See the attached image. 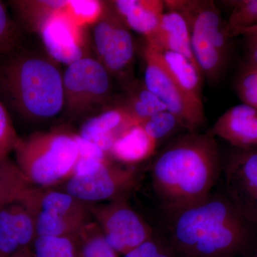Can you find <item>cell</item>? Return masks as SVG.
<instances>
[{"mask_svg": "<svg viewBox=\"0 0 257 257\" xmlns=\"http://www.w3.org/2000/svg\"><path fill=\"white\" fill-rule=\"evenodd\" d=\"M221 170L215 138L209 133H189L167 144L155 157L152 187L162 208L175 212L207 199Z\"/></svg>", "mask_w": 257, "mask_h": 257, "instance_id": "1", "label": "cell"}, {"mask_svg": "<svg viewBox=\"0 0 257 257\" xmlns=\"http://www.w3.org/2000/svg\"><path fill=\"white\" fill-rule=\"evenodd\" d=\"M169 214L168 241L179 257H229L246 240V219L219 194Z\"/></svg>", "mask_w": 257, "mask_h": 257, "instance_id": "2", "label": "cell"}, {"mask_svg": "<svg viewBox=\"0 0 257 257\" xmlns=\"http://www.w3.org/2000/svg\"><path fill=\"white\" fill-rule=\"evenodd\" d=\"M52 60L24 55L3 69L2 84L15 107L29 118L53 117L64 106L63 75Z\"/></svg>", "mask_w": 257, "mask_h": 257, "instance_id": "3", "label": "cell"}, {"mask_svg": "<svg viewBox=\"0 0 257 257\" xmlns=\"http://www.w3.org/2000/svg\"><path fill=\"white\" fill-rule=\"evenodd\" d=\"M17 165L32 185L52 188L73 174L79 157L73 134L36 133L19 139L15 146Z\"/></svg>", "mask_w": 257, "mask_h": 257, "instance_id": "4", "label": "cell"}, {"mask_svg": "<svg viewBox=\"0 0 257 257\" xmlns=\"http://www.w3.org/2000/svg\"><path fill=\"white\" fill-rule=\"evenodd\" d=\"M165 8L179 12L187 20L193 53L203 75L210 82L220 79L227 60L226 22L210 0H166Z\"/></svg>", "mask_w": 257, "mask_h": 257, "instance_id": "5", "label": "cell"}, {"mask_svg": "<svg viewBox=\"0 0 257 257\" xmlns=\"http://www.w3.org/2000/svg\"><path fill=\"white\" fill-rule=\"evenodd\" d=\"M20 200L33 214L37 236L77 235L92 216V204L57 189L33 187Z\"/></svg>", "mask_w": 257, "mask_h": 257, "instance_id": "6", "label": "cell"}, {"mask_svg": "<svg viewBox=\"0 0 257 257\" xmlns=\"http://www.w3.org/2000/svg\"><path fill=\"white\" fill-rule=\"evenodd\" d=\"M145 84L149 89L175 114L189 133H199L205 122L203 104L193 100L181 89L169 73L155 49L147 44L144 50Z\"/></svg>", "mask_w": 257, "mask_h": 257, "instance_id": "7", "label": "cell"}, {"mask_svg": "<svg viewBox=\"0 0 257 257\" xmlns=\"http://www.w3.org/2000/svg\"><path fill=\"white\" fill-rule=\"evenodd\" d=\"M90 212L106 241L123 256L155 235L151 226L128 205L126 198L106 204H92Z\"/></svg>", "mask_w": 257, "mask_h": 257, "instance_id": "8", "label": "cell"}, {"mask_svg": "<svg viewBox=\"0 0 257 257\" xmlns=\"http://www.w3.org/2000/svg\"><path fill=\"white\" fill-rule=\"evenodd\" d=\"M111 74L99 60L84 57L69 64L63 74L64 105L80 115L102 104L111 92Z\"/></svg>", "mask_w": 257, "mask_h": 257, "instance_id": "9", "label": "cell"}, {"mask_svg": "<svg viewBox=\"0 0 257 257\" xmlns=\"http://www.w3.org/2000/svg\"><path fill=\"white\" fill-rule=\"evenodd\" d=\"M138 173L133 167H122L104 162L95 171L84 176H72L62 184L63 191L82 202H111L126 198L137 185Z\"/></svg>", "mask_w": 257, "mask_h": 257, "instance_id": "10", "label": "cell"}, {"mask_svg": "<svg viewBox=\"0 0 257 257\" xmlns=\"http://www.w3.org/2000/svg\"><path fill=\"white\" fill-rule=\"evenodd\" d=\"M93 34L99 62L111 75L125 79L133 66L135 46L130 29L111 3H105Z\"/></svg>", "mask_w": 257, "mask_h": 257, "instance_id": "11", "label": "cell"}, {"mask_svg": "<svg viewBox=\"0 0 257 257\" xmlns=\"http://www.w3.org/2000/svg\"><path fill=\"white\" fill-rule=\"evenodd\" d=\"M224 175L229 200L246 221L257 224V149L234 154Z\"/></svg>", "mask_w": 257, "mask_h": 257, "instance_id": "12", "label": "cell"}, {"mask_svg": "<svg viewBox=\"0 0 257 257\" xmlns=\"http://www.w3.org/2000/svg\"><path fill=\"white\" fill-rule=\"evenodd\" d=\"M66 9L51 17L39 33L51 58L69 65L86 56L82 27Z\"/></svg>", "mask_w": 257, "mask_h": 257, "instance_id": "13", "label": "cell"}, {"mask_svg": "<svg viewBox=\"0 0 257 257\" xmlns=\"http://www.w3.org/2000/svg\"><path fill=\"white\" fill-rule=\"evenodd\" d=\"M36 236L35 218L23 202L0 210V257H13L31 248Z\"/></svg>", "mask_w": 257, "mask_h": 257, "instance_id": "14", "label": "cell"}, {"mask_svg": "<svg viewBox=\"0 0 257 257\" xmlns=\"http://www.w3.org/2000/svg\"><path fill=\"white\" fill-rule=\"evenodd\" d=\"M240 150L257 149V109L238 104L225 111L209 132Z\"/></svg>", "mask_w": 257, "mask_h": 257, "instance_id": "15", "label": "cell"}, {"mask_svg": "<svg viewBox=\"0 0 257 257\" xmlns=\"http://www.w3.org/2000/svg\"><path fill=\"white\" fill-rule=\"evenodd\" d=\"M140 124L126 109L118 106L87 120L79 135L96 145L109 157L116 139L128 128Z\"/></svg>", "mask_w": 257, "mask_h": 257, "instance_id": "16", "label": "cell"}, {"mask_svg": "<svg viewBox=\"0 0 257 257\" xmlns=\"http://www.w3.org/2000/svg\"><path fill=\"white\" fill-rule=\"evenodd\" d=\"M165 10L167 11L162 15L156 30L146 38L147 43L160 50L172 51L184 56L202 72L193 53L187 20L177 10L167 8Z\"/></svg>", "mask_w": 257, "mask_h": 257, "instance_id": "17", "label": "cell"}, {"mask_svg": "<svg viewBox=\"0 0 257 257\" xmlns=\"http://www.w3.org/2000/svg\"><path fill=\"white\" fill-rule=\"evenodd\" d=\"M115 11L128 29L151 36L165 11V1L161 0H116L111 2Z\"/></svg>", "mask_w": 257, "mask_h": 257, "instance_id": "18", "label": "cell"}, {"mask_svg": "<svg viewBox=\"0 0 257 257\" xmlns=\"http://www.w3.org/2000/svg\"><path fill=\"white\" fill-rule=\"evenodd\" d=\"M158 143L145 131L142 124L128 128L116 139L109 157L124 164L133 165L150 158Z\"/></svg>", "mask_w": 257, "mask_h": 257, "instance_id": "19", "label": "cell"}, {"mask_svg": "<svg viewBox=\"0 0 257 257\" xmlns=\"http://www.w3.org/2000/svg\"><path fill=\"white\" fill-rule=\"evenodd\" d=\"M152 47L157 51L162 63L181 89L193 100L203 104L202 72L180 54Z\"/></svg>", "mask_w": 257, "mask_h": 257, "instance_id": "20", "label": "cell"}, {"mask_svg": "<svg viewBox=\"0 0 257 257\" xmlns=\"http://www.w3.org/2000/svg\"><path fill=\"white\" fill-rule=\"evenodd\" d=\"M33 187L17 164L8 157L0 160V210L18 202Z\"/></svg>", "mask_w": 257, "mask_h": 257, "instance_id": "21", "label": "cell"}, {"mask_svg": "<svg viewBox=\"0 0 257 257\" xmlns=\"http://www.w3.org/2000/svg\"><path fill=\"white\" fill-rule=\"evenodd\" d=\"M22 20L32 32L40 31L47 20L67 8L68 1L62 0H18L12 1Z\"/></svg>", "mask_w": 257, "mask_h": 257, "instance_id": "22", "label": "cell"}, {"mask_svg": "<svg viewBox=\"0 0 257 257\" xmlns=\"http://www.w3.org/2000/svg\"><path fill=\"white\" fill-rule=\"evenodd\" d=\"M121 106L141 124L152 115L167 110L163 103L145 87V84L130 85L127 99L124 105Z\"/></svg>", "mask_w": 257, "mask_h": 257, "instance_id": "23", "label": "cell"}, {"mask_svg": "<svg viewBox=\"0 0 257 257\" xmlns=\"http://www.w3.org/2000/svg\"><path fill=\"white\" fill-rule=\"evenodd\" d=\"M79 257H119L95 221H89L77 233Z\"/></svg>", "mask_w": 257, "mask_h": 257, "instance_id": "24", "label": "cell"}, {"mask_svg": "<svg viewBox=\"0 0 257 257\" xmlns=\"http://www.w3.org/2000/svg\"><path fill=\"white\" fill-rule=\"evenodd\" d=\"M77 235L37 236L31 246L32 252L35 257H79Z\"/></svg>", "mask_w": 257, "mask_h": 257, "instance_id": "25", "label": "cell"}, {"mask_svg": "<svg viewBox=\"0 0 257 257\" xmlns=\"http://www.w3.org/2000/svg\"><path fill=\"white\" fill-rule=\"evenodd\" d=\"M229 4L232 10L226 22L228 38L239 36L246 29L257 25V0L230 1Z\"/></svg>", "mask_w": 257, "mask_h": 257, "instance_id": "26", "label": "cell"}, {"mask_svg": "<svg viewBox=\"0 0 257 257\" xmlns=\"http://www.w3.org/2000/svg\"><path fill=\"white\" fill-rule=\"evenodd\" d=\"M142 126L157 143L172 135L179 127H183L178 118L168 110L152 115Z\"/></svg>", "mask_w": 257, "mask_h": 257, "instance_id": "27", "label": "cell"}, {"mask_svg": "<svg viewBox=\"0 0 257 257\" xmlns=\"http://www.w3.org/2000/svg\"><path fill=\"white\" fill-rule=\"evenodd\" d=\"M105 3L95 0H71L66 11L74 21L84 28L94 25L101 18Z\"/></svg>", "mask_w": 257, "mask_h": 257, "instance_id": "28", "label": "cell"}, {"mask_svg": "<svg viewBox=\"0 0 257 257\" xmlns=\"http://www.w3.org/2000/svg\"><path fill=\"white\" fill-rule=\"evenodd\" d=\"M123 257H179L168 239L154 235L151 239L140 245Z\"/></svg>", "mask_w": 257, "mask_h": 257, "instance_id": "29", "label": "cell"}, {"mask_svg": "<svg viewBox=\"0 0 257 257\" xmlns=\"http://www.w3.org/2000/svg\"><path fill=\"white\" fill-rule=\"evenodd\" d=\"M235 90L243 104L257 109V70L243 69L235 82Z\"/></svg>", "mask_w": 257, "mask_h": 257, "instance_id": "30", "label": "cell"}, {"mask_svg": "<svg viewBox=\"0 0 257 257\" xmlns=\"http://www.w3.org/2000/svg\"><path fill=\"white\" fill-rule=\"evenodd\" d=\"M19 139L8 111L0 102V160L14 151Z\"/></svg>", "mask_w": 257, "mask_h": 257, "instance_id": "31", "label": "cell"}, {"mask_svg": "<svg viewBox=\"0 0 257 257\" xmlns=\"http://www.w3.org/2000/svg\"><path fill=\"white\" fill-rule=\"evenodd\" d=\"M15 40L14 26L10 20L4 5L0 2V55H4L11 50Z\"/></svg>", "mask_w": 257, "mask_h": 257, "instance_id": "32", "label": "cell"}, {"mask_svg": "<svg viewBox=\"0 0 257 257\" xmlns=\"http://www.w3.org/2000/svg\"><path fill=\"white\" fill-rule=\"evenodd\" d=\"M247 53L244 68L257 70V37L248 36Z\"/></svg>", "mask_w": 257, "mask_h": 257, "instance_id": "33", "label": "cell"}, {"mask_svg": "<svg viewBox=\"0 0 257 257\" xmlns=\"http://www.w3.org/2000/svg\"><path fill=\"white\" fill-rule=\"evenodd\" d=\"M241 35H244L245 37L251 36L257 37V25L251 27V28L246 29V30L242 32Z\"/></svg>", "mask_w": 257, "mask_h": 257, "instance_id": "34", "label": "cell"}, {"mask_svg": "<svg viewBox=\"0 0 257 257\" xmlns=\"http://www.w3.org/2000/svg\"><path fill=\"white\" fill-rule=\"evenodd\" d=\"M13 257H35L32 252L31 248H26L23 251H20L16 254L14 255Z\"/></svg>", "mask_w": 257, "mask_h": 257, "instance_id": "35", "label": "cell"}]
</instances>
